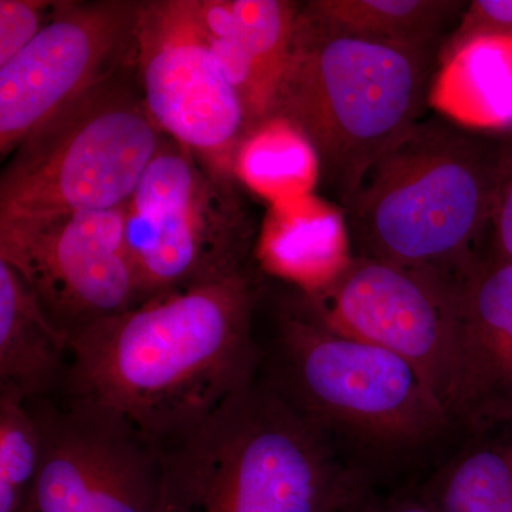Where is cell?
Masks as SVG:
<instances>
[{
	"label": "cell",
	"instance_id": "obj_20",
	"mask_svg": "<svg viewBox=\"0 0 512 512\" xmlns=\"http://www.w3.org/2000/svg\"><path fill=\"white\" fill-rule=\"evenodd\" d=\"M42 454V431L29 403L0 393V512H30Z\"/></svg>",
	"mask_w": 512,
	"mask_h": 512
},
{
	"label": "cell",
	"instance_id": "obj_11",
	"mask_svg": "<svg viewBox=\"0 0 512 512\" xmlns=\"http://www.w3.org/2000/svg\"><path fill=\"white\" fill-rule=\"evenodd\" d=\"M141 2L60 0L22 52L0 66V157L133 62Z\"/></svg>",
	"mask_w": 512,
	"mask_h": 512
},
{
	"label": "cell",
	"instance_id": "obj_7",
	"mask_svg": "<svg viewBox=\"0 0 512 512\" xmlns=\"http://www.w3.org/2000/svg\"><path fill=\"white\" fill-rule=\"evenodd\" d=\"M235 183L167 136L126 205V238L144 302L247 268L256 229Z\"/></svg>",
	"mask_w": 512,
	"mask_h": 512
},
{
	"label": "cell",
	"instance_id": "obj_16",
	"mask_svg": "<svg viewBox=\"0 0 512 512\" xmlns=\"http://www.w3.org/2000/svg\"><path fill=\"white\" fill-rule=\"evenodd\" d=\"M429 107L470 130L512 128V37H473L440 53Z\"/></svg>",
	"mask_w": 512,
	"mask_h": 512
},
{
	"label": "cell",
	"instance_id": "obj_19",
	"mask_svg": "<svg viewBox=\"0 0 512 512\" xmlns=\"http://www.w3.org/2000/svg\"><path fill=\"white\" fill-rule=\"evenodd\" d=\"M234 178L269 205L293 200L315 191L320 181L319 157L295 124L272 114L242 138Z\"/></svg>",
	"mask_w": 512,
	"mask_h": 512
},
{
	"label": "cell",
	"instance_id": "obj_14",
	"mask_svg": "<svg viewBox=\"0 0 512 512\" xmlns=\"http://www.w3.org/2000/svg\"><path fill=\"white\" fill-rule=\"evenodd\" d=\"M266 274L315 295L352 262L345 211L313 194L269 205L255 242Z\"/></svg>",
	"mask_w": 512,
	"mask_h": 512
},
{
	"label": "cell",
	"instance_id": "obj_13",
	"mask_svg": "<svg viewBox=\"0 0 512 512\" xmlns=\"http://www.w3.org/2000/svg\"><path fill=\"white\" fill-rule=\"evenodd\" d=\"M453 416L463 434L512 424V262L493 254L457 278Z\"/></svg>",
	"mask_w": 512,
	"mask_h": 512
},
{
	"label": "cell",
	"instance_id": "obj_4",
	"mask_svg": "<svg viewBox=\"0 0 512 512\" xmlns=\"http://www.w3.org/2000/svg\"><path fill=\"white\" fill-rule=\"evenodd\" d=\"M500 143L444 117L419 121L340 205L353 256L468 271L490 229Z\"/></svg>",
	"mask_w": 512,
	"mask_h": 512
},
{
	"label": "cell",
	"instance_id": "obj_17",
	"mask_svg": "<svg viewBox=\"0 0 512 512\" xmlns=\"http://www.w3.org/2000/svg\"><path fill=\"white\" fill-rule=\"evenodd\" d=\"M414 490L437 512H512V424L463 434Z\"/></svg>",
	"mask_w": 512,
	"mask_h": 512
},
{
	"label": "cell",
	"instance_id": "obj_5",
	"mask_svg": "<svg viewBox=\"0 0 512 512\" xmlns=\"http://www.w3.org/2000/svg\"><path fill=\"white\" fill-rule=\"evenodd\" d=\"M439 59L440 50L330 32L303 15L299 3L272 114L311 141L320 181L340 205L421 121Z\"/></svg>",
	"mask_w": 512,
	"mask_h": 512
},
{
	"label": "cell",
	"instance_id": "obj_9",
	"mask_svg": "<svg viewBox=\"0 0 512 512\" xmlns=\"http://www.w3.org/2000/svg\"><path fill=\"white\" fill-rule=\"evenodd\" d=\"M42 431L30 512H164V446L101 407L29 403Z\"/></svg>",
	"mask_w": 512,
	"mask_h": 512
},
{
	"label": "cell",
	"instance_id": "obj_22",
	"mask_svg": "<svg viewBox=\"0 0 512 512\" xmlns=\"http://www.w3.org/2000/svg\"><path fill=\"white\" fill-rule=\"evenodd\" d=\"M493 254L512 262V136L501 140L490 229Z\"/></svg>",
	"mask_w": 512,
	"mask_h": 512
},
{
	"label": "cell",
	"instance_id": "obj_12",
	"mask_svg": "<svg viewBox=\"0 0 512 512\" xmlns=\"http://www.w3.org/2000/svg\"><path fill=\"white\" fill-rule=\"evenodd\" d=\"M305 298L333 328L412 363L453 416L457 278L353 256Z\"/></svg>",
	"mask_w": 512,
	"mask_h": 512
},
{
	"label": "cell",
	"instance_id": "obj_21",
	"mask_svg": "<svg viewBox=\"0 0 512 512\" xmlns=\"http://www.w3.org/2000/svg\"><path fill=\"white\" fill-rule=\"evenodd\" d=\"M60 0H0V66L32 42L55 15Z\"/></svg>",
	"mask_w": 512,
	"mask_h": 512
},
{
	"label": "cell",
	"instance_id": "obj_15",
	"mask_svg": "<svg viewBox=\"0 0 512 512\" xmlns=\"http://www.w3.org/2000/svg\"><path fill=\"white\" fill-rule=\"evenodd\" d=\"M69 342L35 293L0 259V393L23 402L50 397L66 375Z\"/></svg>",
	"mask_w": 512,
	"mask_h": 512
},
{
	"label": "cell",
	"instance_id": "obj_2",
	"mask_svg": "<svg viewBox=\"0 0 512 512\" xmlns=\"http://www.w3.org/2000/svg\"><path fill=\"white\" fill-rule=\"evenodd\" d=\"M261 348L259 376L376 493L412 488L463 437L412 363L333 328L301 292L276 311Z\"/></svg>",
	"mask_w": 512,
	"mask_h": 512
},
{
	"label": "cell",
	"instance_id": "obj_8",
	"mask_svg": "<svg viewBox=\"0 0 512 512\" xmlns=\"http://www.w3.org/2000/svg\"><path fill=\"white\" fill-rule=\"evenodd\" d=\"M134 69L161 133L221 180L237 183L235 154L252 124L212 52L195 0L141 2Z\"/></svg>",
	"mask_w": 512,
	"mask_h": 512
},
{
	"label": "cell",
	"instance_id": "obj_23",
	"mask_svg": "<svg viewBox=\"0 0 512 512\" xmlns=\"http://www.w3.org/2000/svg\"><path fill=\"white\" fill-rule=\"evenodd\" d=\"M485 35L512 37V0H473L467 3L441 53L460 46L468 39Z\"/></svg>",
	"mask_w": 512,
	"mask_h": 512
},
{
	"label": "cell",
	"instance_id": "obj_3",
	"mask_svg": "<svg viewBox=\"0 0 512 512\" xmlns=\"http://www.w3.org/2000/svg\"><path fill=\"white\" fill-rule=\"evenodd\" d=\"M164 512H350L376 493L264 377L164 446Z\"/></svg>",
	"mask_w": 512,
	"mask_h": 512
},
{
	"label": "cell",
	"instance_id": "obj_6",
	"mask_svg": "<svg viewBox=\"0 0 512 512\" xmlns=\"http://www.w3.org/2000/svg\"><path fill=\"white\" fill-rule=\"evenodd\" d=\"M163 137L133 59L10 154L0 175V222L123 207Z\"/></svg>",
	"mask_w": 512,
	"mask_h": 512
},
{
	"label": "cell",
	"instance_id": "obj_1",
	"mask_svg": "<svg viewBox=\"0 0 512 512\" xmlns=\"http://www.w3.org/2000/svg\"><path fill=\"white\" fill-rule=\"evenodd\" d=\"M259 295L245 268L74 330L66 396L116 414L163 446L181 439L259 376Z\"/></svg>",
	"mask_w": 512,
	"mask_h": 512
},
{
	"label": "cell",
	"instance_id": "obj_24",
	"mask_svg": "<svg viewBox=\"0 0 512 512\" xmlns=\"http://www.w3.org/2000/svg\"><path fill=\"white\" fill-rule=\"evenodd\" d=\"M350 512H437L414 488L373 493Z\"/></svg>",
	"mask_w": 512,
	"mask_h": 512
},
{
	"label": "cell",
	"instance_id": "obj_18",
	"mask_svg": "<svg viewBox=\"0 0 512 512\" xmlns=\"http://www.w3.org/2000/svg\"><path fill=\"white\" fill-rule=\"evenodd\" d=\"M467 8L461 0H311L303 15L339 35L443 49Z\"/></svg>",
	"mask_w": 512,
	"mask_h": 512
},
{
	"label": "cell",
	"instance_id": "obj_10",
	"mask_svg": "<svg viewBox=\"0 0 512 512\" xmlns=\"http://www.w3.org/2000/svg\"><path fill=\"white\" fill-rule=\"evenodd\" d=\"M126 205L0 222V259L25 279L66 338L144 302L127 245Z\"/></svg>",
	"mask_w": 512,
	"mask_h": 512
}]
</instances>
